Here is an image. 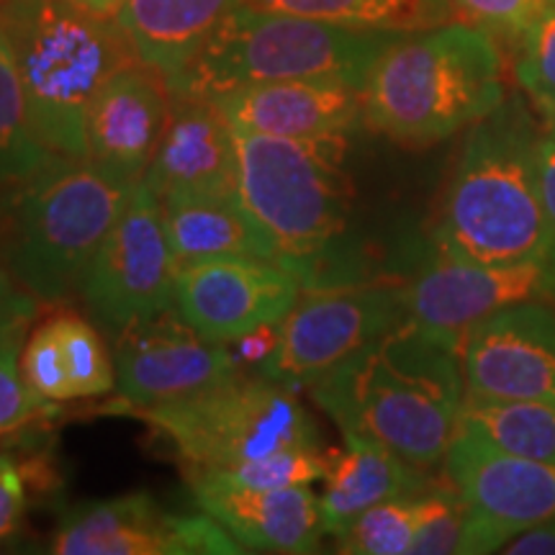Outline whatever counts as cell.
<instances>
[{"instance_id":"16","label":"cell","mask_w":555,"mask_h":555,"mask_svg":"<svg viewBox=\"0 0 555 555\" xmlns=\"http://www.w3.org/2000/svg\"><path fill=\"white\" fill-rule=\"evenodd\" d=\"M457 358L470 399L555 401V309L543 298L496 311L463 337Z\"/></svg>"},{"instance_id":"13","label":"cell","mask_w":555,"mask_h":555,"mask_svg":"<svg viewBox=\"0 0 555 555\" xmlns=\"http://www.w3.org/2000/svg\"><path fill=\"white\" fill-rule=\"evenodd\" d=\"M307 283L275 258H217L178 268L176 311L214 343L281 324Z\"/></svg>"},{"instance_id":"9","label":"cell","mask_w":555,"mask_h":555,"mask_svg":"<svg viewBox=\"0 0 555 555\" xmlns=\"http://www.w3.org/2000/svg\"><path fill=\"white\" fill-rule=\"evenodd\" d=\"M409 319L406 283L332 281L304 288L278 330L262 376L291 391L319 384L373 339Z\"/></svg>"},{"instance_id":"22","label":"cell","mask_w":555,"mask_h":555,"mask_svg":"<svg viewBox=\"0 0 555 555\" xmlns=\"http://www.w3.org/2000/svg\"><path fill=\"white\" fill-rule=\"evenodd\" d=\"M345 448L330 450V466L324 476L322 504L324 532L343 535L352 519L380 502L412 496L429 486L427 470L412 466L404 457L378 442L358 435H343Z\"/></svg>"},{"instance_id":"26","label":"cell","mask_w":555,"mask_h":555,"mask_svg":"<svg viewBox=\"0 0 555 555\" xmlns=\"http://www.w3.org/2000/svg\"><path fill=\"white\" fill-rule=\"evenodd\" d=\"M457 425L483 437L504 453L555 463V401L466 397Z\"/></svg>"},{"instance_id":"4","label":"cell","mask_w":555,"mask_h":555,"mask_svg":"<svg viewBox=\"0 0 555 555\" xmlns=\"http://www.w3.org/2000/svg\"><path fill=\"white\" fill-rule=\"evenodd\" d=\"M34 129L54 155L88 157L86 121L103 82L139 57L116 24L73 0H0Z\"/></svg>"},{"instance_id":"3","label":"cell","mask_w":555,"mask_h":555,"mask_svg":"<svg viewBox=\"0 0 555 555\" xmlns=\"http://www.w3.org/2000/svg\"><path fill=\"white\" fill-rule=\"evenodd\" d=\"M506 101L499 41L455 18L401 34L373 62L363 86V124L399 147L425 150Z\"/></svg>"},{"instance_id":"35","label":"cell","mask_w":555,"mask_h":555,"mask_svg":"<svg viewBox=\"0 0 555 555\" xmlns=\"http://www.w3.org/2000/svg\"><path fill=\"white\" fill-rule=\"evenodd\" d=\"M26 512V476L16 457L0 453V543L18 532Z\"/></svg>"},{"instance_id":"29","label":"cell","mask_w":555,"mask_h":555,"mask_svg":"<svg viewBox=\"0 0 555 555\" xmlns=\"http://www.w3.org/2000/svg\"><path fill=\"white\" fill-rule=\"evenodd\" d=\"M416 535V494L380 502L363 512L343 535L337 551L347 555H406Z\"/></svg>"},{"instance_id":"8","label":"cell","mask_w":555,"mask_h":555,"mask_svg":"<svg viewBox=\"0 0 555 555\" xmlns=\"http://www.w3.org/2000/svg\"><path fill=\"white\" fill-rule=\"evenodd\" d=\"M298 391L237 371L172 404L131 412L159 433L189 468H229L291 446H319Z\"/></svg>"},{"instance_id":"34","label":"cell","mask_w":555,"mask_h":555,"mask_svg":"<svg viewBox=\"0 0 555 555\" xmlns=\"http://www.w3.org/2000/svg\"><path fill=\"white\" fill-rule=\"evenodd\" d=\"M540 183H543V206H545V255L543 270L551 298L555 301V131L545 129L540 142Z\"/></svg>"},{"instance_id":"30","label":"cell","mask_w":555,"mask_h":555,"mask_svg":"<svg viewBox=\"0 0 555 555\" xmlns=\"http://www.w3.org/2000/svg\"><path fill=\"white\" fill-rule=\"evenodd\" d=\"M515 80L543 127L555 131V5L515 47Z\"/></svg>"},{"instance_id":"19","label":"cell","mask_w":555,"mask_h":555,"mask_svg":"<svg viewBox=\"0 0 555 555\" xmlns=\"http://www.w3.org/2000/svg\"><path fill=\"white\" fill-rule=\"evenodd\" d=\"M193 499L242 545V551L317 553L324 532L322 504L311 486L247 489L189 470Z\"/></svg>"},{"instance_id":"31","label":"cell","mask_w":555,"mask_h":555,"mask_svg":"<svg viewBox=\"0 0 555 555\" xmlns=\"http://www.w3.org/2000/svg\"><path fill=\"white\" fill-rule=\"evenodd\" d=\"M468 509L453 483L433 486L416 494V535L412 555H463Z\"/></svg>"},{"instance_id":"25","label":"cell","mask_w":555,"mask_h":555,"mask_svg":"<svg viewBox=\"0 0 555 555\" xmlns=\"http://www.w3.org/2000/svg\"><path fill=\"white\" fill-rule=\"evenodd\" d=\"M255 9L294 13L358 31L414 34L457 18L450 0H242Z\"/></svg>"},{"instance_id":"38","label":"cell","mask_w":555,"mask_h":555,"mask_svg":"<svg viewBox=\"0 0 555 555\" xmlns=\"http://www.w3.org/2000/svg\"><path fill=\"white\" fill-rule=\"evenodd\" d=\"M502 553L509 555H555V517L527 527L506 543Z\"/></svg>"},{"instance_id":"33","label":"cell","mask_w":555,"mask_h":555,"mask_svg":"<svg viewBox=\"0 0 555 555\" xmlns=\"http://www.w3.org/2000/svg\"><path fill=\"white\" fill-rule=\"evenodd\" d=\"M457 18L491 34L502 44L517 47L519 41L547 11L551 0H450Z\"/></svg>"},{"instance_id":"17","label":"cell","mask_w":555,"mask_h":555,"mask_svg":"<svg viewBox=\"0 0 555 555\" xmlns=\"http://www.w3.org/2000/svg\"><path fill=\"white\" fill-rule=\"evenodd\" d=\"M168 78L131 62L103 82L88 108V159L127 180H142L170 116Z\"/></svg>"},{"instance_id":"11","label":"cell","mask_w":555,"mask_h":555,"mask_svg":"<svg viewBox=\"0 0 555 555\" xmlns=\"http://www.w3.org/2000/svg\"><path fill=\"white\" fill-rule=\"evenodd\" d=\"M442 463L468 509L463 555L502 553L527 527L555 517V463L504 453L461 425Z\"/></svg>"},{"instance_id":"15","label":"cell","mask_w":555,"mask_h":555,"mask_svg":"<svg viewBox=\"0 0 555 555\" xmlns=\"http://www.w3.org/2000/svg\"><path fill=\"white\" fill-rule=\"evenodd\" d=\"M551 298L543 262L489 266L437 253L406 283L409 322L461 350L463 337L496 311Z\"/></svg>"},{"instance_id":"5","label":"cell","mask_w":555,"mask_h":555,"mask_svg":"<svg viewBox=\"0 0 555 555\" xmlns=\"http://www.w3.org/2000/svg\"><path fill=\"white\" fill-rule=\"evenodd\" d=\"M137 183L88 157L57 155L0 204L5 268L39 301L54 304L80 291Z\"/></svg>"},{"instance_id":"1","label":"cell","mask_w":555,"mask_h":555,"mask_svg":"<svg viewBox=\"0 0 555 555\" xmlns=\"http://www.w3.org/2000/svg\"><path fill=\"white\" fill-rule=\"evenodd\" d=\"M309 393L343 435L365 437L429 470L453 442L466 380L457 350L404 319Z\"/></svg>"},{"instance_id":"2","label":"cell","mask_w":555,"mask_h":555,"mask_svg":"<svg viewBox=\"0 0 555 555\" xmlns=\"http://www.w3.org/2000/svg\"><path fill=\"white\" fill-rule=\"evenodd\" d=\"M543 134L519 95H506L494 114L468 127L437 211V253L489 266L543 262Z\"/></svg>"},{"instance_id":"32","label":"cell","mask_w":555,"mask_h":555,"mask_svg":"<svg viewBox=\"0 0 555 555\" xmlns=\"http://www.w3.org/2000/svg\"><path fill=\"white\" fill-rule=\"evenodd\" d=\"M26 335L29 332L0 337V437L57 412V406L44 404L21 376V347Z\"/></svg>"},{"instance_id":"23","label":"cell","mask_w":555,"mask_h":555,"mask_svg":"<svg viewBox=\"0 0 555 555\" xmlns=\"http://www.w3.org/2000/svg\"><path fill=\"white\" fill-rule=\"evenodd\" d=\"M240 3L242 0H124L116 24L139 62L172 78Z\"/></svg>"},{"instance_id":"21","label":"cell","mask_w":555,"mask_h":555,"mask_svg":"<svg viewBox=\"0 0 555 555\" xmlns=\"http://www.w3.org/2000/svg\"><path fill=\"white\" fill-rule=\"evenodd\" d=\"M21 376L44 404L60 406L114 393L116 363L88 319L57 309L26 335Z\"/></svg>"},{"instance_id":"20","label":"cell","mask_w":555,"mask_h":555,"mask_svg":"<svg viewBox=\"0 0 555 555\" xmlns=\"http://www.w3.org/2000/svg\"><path fill=\"white\" fill-rule=\"evenodd\" d=\"M214 103L229 127L245 134L350 137L363 124V88L330 78L247 86Z\"/></svg>"},{"instance_id":"36","label":"cell","mask_w":555,"mask_h":555,"mask_svg":"<svg viewBox=\"0 0 555 555\" xmlns=\"http://www.w3.org/2000/svg\"><path fill=\"white\" fill-rule=\"evenodd\" d=\"M39 314V298L29 294L11 270L0 266V337L11 332H29Z\"/></svg>"},{"instance_id":"18","label":"cell","mask_w":555,"mask_h":555,"mask_svg":"<svg viewBox=\"0 0 555 555\" xmlns=\"http://www.w3.org/2000/svg\"><path fill=\"white\" fill-rule=\"evenodd\" d=\"M142 180L159 204L237 196L234 137L217 103L172 95L168 124Z\"/></svg>"},{"instance_id":"6","label":"cell","mask_w":555,"mask_h":555,"mask_svg":"<svg viewBox=\"0 0 555 555\" xmlns=\"http://www.w3.org/2000/svg\"><path fill=\"white\" fill-rule=\"evenodd\" d=\"M232 129V127H229ZM237 198L273 247L275 260L319 286L350 217L347 139H291L234 131Z\"/></svg>"},{"instance_id":"28","label":"cell","mask_w":555,"mask_h":555,"mask_svg":"<svg viewBox=\"0 0 555 555\" xmlns=\"http://www.w3.org/2000/svg\"><path fill=\"white\" fill-rule=\"evenodd\" d=\"M330 466V450L322 446H291L268 453L255 461L229 468H189L219 478L224 483L247 486V489H294L324 481Z\"/></svg>"},{"instance_id":"7","label":"cell","mask_w":555,"mask_h":555,"mask_svg":"<svg viewBox=\"0 0 555 555\" xmlns=\"http://www.w3.org/2000/svg\"><path fill=\"white\" fill-rule=\"evenodd\" d=\"M401 34L358 31L240 3L180 73L170 95L214 101L247 86L330 78L363 88L373 62Z\"/></svg>"},{"instance_id":"37","label":"cell","mask_w":555,"mask_h":555,"mask_svg":"<svg viewBox=\"0 0 555 555\" xmlns=\"http://www.w3.org/2000/svg\"><path fill=\"white\" fill-rule=\"evenodd\" d=\"M278 330L281 324H266V327L249 332V335L234 339L232 356L237 363H249V365H262L270 358V352L275 350L278 343ZM229 345V347H232Z\"/></svg>"},{"instance_id":"27","label":"cell","mask_w":555,"mask_h":555,"mask_svg":"<svg viewBox=\"0 0 555 555\" xmlns=\"http://www.w3.org/2000/svg\"><path fill=\"white\" fill-rule=\"evenodd\" d=\"M54 157L34 129L16 62L0 31V204Z\"/></svg>"},{"instance_id":"24","label":"cell","mask_w":555,"mask_h":555,"mask_svg":"<svg viewBox=\"0 0 555 555\" xmlns=\"http://www.w3.org/2000/svg\"><path fill=\"white\" fill-rule=\"evenodd\" d=\"M159 206L178 268L217 258H275L237 196L165 201Z\"/></svg>"},{"instance_id":"14","label":"cell","mask_w":555,"mask_h":555,"mask_svg":"<svg viewBox=\"0 0 555 555\" xmlns=\"http://www.w3.org/2000/svg\"><path fill=\"white\" fill-rule=\"evenodd\" d=\"M50 551L57 555H232L242 545L206 512L170 515L147 491H131L65 512Z\"/></svg>"},{"instance_id":"39","label":"cell","mask_w":555,"mask_h":555,"mask_svg":"<svg viewBox=\"0 0 555 555\" xmlns=\"http://www.w3.org/2000/svg\"><path fill=\"white\" fill-rule=\"evenodd\" d=\"M73 3H78V5H82V9L99 13V16H111V18H114L116 13H119L124 0H73Z\"/></svg>"},{"instance_id":"10","label":"cell","mask_w":555,"mask_h":555,"mask_svg":"<svg viewBox=\"0 0 555 555\" xmlns=\"http://www.w3.org/2000/svg\"><path fill=\"white\" fill-rule=\"evenodd\" d=\"M178 260L165 232L163 206L144 180L80 281L90 317L108 337L176 309Z\"/></svg>"},{"instance_id":"12","label":"cell","mask_w":555,"mask_h":555,"mask_svg":"<svg viewBox=\"0 0 555 555\" xmlns=\"http://www.w3.org/2000/svg\"><path fill=\"white\" fill-rule=\"evenodd\" d=\"M119 412L189 399L240 371L229 343L196 332L176 309L131 324L114 339Z\"/></svg>"},{"instance_id":"40","label":"cell","mask_w":555,"mask_h":555,"mask_svg":"<svg viewBox=\"0 0 555 555\" xmlns=\"http://www.w3.org/2000/svg\"><path fill=\"white\" fill-rule=\"evenodd\" d=\"M551 5H555V0H551Z\"/></svg>"}]
</instances>
